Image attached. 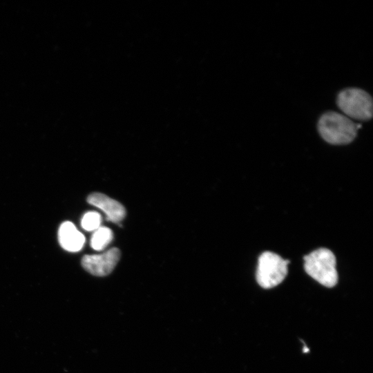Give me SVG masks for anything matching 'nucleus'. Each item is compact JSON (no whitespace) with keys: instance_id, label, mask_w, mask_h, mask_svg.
Listing matches in <instances>:
<instances>
[{"instance_id":"1","label":"nucleus","mask_w":373,"mask_h":373,"mask_svg":"<svg viewBox=\"0 0 373 373\" xmlns=\"http://www.w3.org/2000/svg\"><path fill=\"white\" fill-rule=\"evenodd\" d=\"M317 129L325 142L334 145L352 142L358 130L356 124L349 117L334 111H327L320 117Z\"/></svg>"},{"instance_id":"2","label":"nucleus","mask_w":373,"mask_h":373,"mask_svg":"<svg viewBox=\"0 0 373 373\" xmlns=\"http://www.w3.org/2000/svg\"><path fill=\"white\" fill-rule=\"evenodd\" d=\"M306 273L322 285L333 287L338 282L336 257L327 248L318 249L303 257Z\"/></svg>"},{"instance_id":"3","label":"nucleus","mask_w":373,"mask_h":373,"mask_svg":"<svg viewBox=\"0 0 373 373\" xmlns=\"http://www.w3.org/2000/svg\"><path fill=\"white\" fill-rule=\"evenodd\" d=\"M336 104L347 117L367 121L372 117V98L369 93L358 88H347L340 91Z\"/></svg>"},{"instance_id":"4","label":"nucleus","mask_w":373,"mask_h":373,"mask_svg":"<svg viewBox=\"0 0 373 373\" xmlns=\"http://www.w3.org/2000/svg\"><path fill=\"white\" fill-rule=\"evenodd\" d=\"M288 260L282 258L278 254L265 251L258 258L256 270V280L265 289L278 285L287 274Z\"/></svg>"},{"instance_id":"5","label":"nucleus","mask_w":373,"mask_h":373,"mask_svg":"<svg viewBox=\"0 0 373 373\" xmlns=\"http://www.w3.org/2000/svg\"><path fill=\"white\" fill-rule=\"evenodd\" d=\"M119 258L120 251L115 247L101 254L84 256L82 259V265L90 274L97 276H104L113 271Z\"/></svg>"},{"instance_id":"6","label":"nucleus","mask_w":373,"mask_h":373,"mask_svg":"<svg viewBox=\"0 0 373 373\" xmlns=\"http://www.w3.org/2000/svg\"><path fill=\"white\" fill-rule=\"evenodd\" d=\"M87 202L101 209L106 218L113 222H120L126 216V210L122 204L101 193L88 195Z\"/></svg>"},{"instance_id":"7","label":"nucleus","mask_w":373,"mask_h":373,"mask_svg":"<svg viewBox=\"0 0 373 373\" xmlns=\"http://www.w3.org/2000/svg\"><path fill=\"white\" fill-rule=\"evenodd\" d=\"M58 239L61 247L70 252L80 251L85 243L84 235L69 221L64 222L60 225Z\"/></svg>"},{"instance_id":"8","label":"nucleus","mask_w":373,"mask_h":373,"mask_svg":"<svg viewBox=\"0 0 373 373\" xmlns=\"http://www.w3.org/2000/svg\"><path fill=\"white\" fill-rule=\"evenodd\" d=\"M113 233L111 229L106 227H100L93 231L90 238V246L97 251L105 249L113 240Z\"/></svg>"},{"instance_id":"9","label":"nucleus","mask_w":373,"mask_h":373,"mask_svg":"<svg viewBox=\"0 0 373 373\" xmlns=\"http://www.w3.org/2000/svg\"><path fill=\"white\" fill-rule=\"evenodd\" d=\"M102 217L95 211L86 213L82 218V227L88 231H94L101 226Z\"/></svg>"},{"instance_id":"10","label":"nucleus","mask_w":373,"mask_h":373,"mask_svg":"<svg viewBox=\"0 0 373 373\" xmlns=\"http://www.w3.org/2000/svg\"><path fill=\"white\" fill-rule=\"evenodd\" d=\"M308 352H309V348L306 345H305L303 348V352L307 353Z\"/></svg>"}]
</instances>
